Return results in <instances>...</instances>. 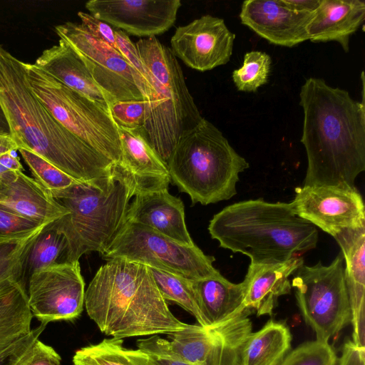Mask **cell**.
<instances>
[{"label": "cell", "instance_id": "44", "mask_svg": "<svg viewBox=\"0 0 365 365\" xmlns=\"http://www.w3.org/2000/svg\"><path fill=\"white\" fill-rule=\"evenodd\" d=\"M18 149L19 147L11 135L0 134V156Z\"/></svg>", "mask_w": 365, "mask_h": 365}, {"label": "cell", "instance_id": "16", "mask_svg": "<svg viewBox=\"0 0 365 365\" xmlns=\"http://www.w3.org/2000/svg\"><path fill=\"white\" fill-rule=\"evenodd\" d=\"M180 0H91L86 9L96 18L126 34L156 37L175 24Z\"/></svg>", "mask_w": 365, "mask_h": 365}, {"label": "cell", "instance_id": "19", "mask_svg": "<svg viewBox=\"0 0 365 365\" xmlns=\"http://www.w3.org/2000/svg\"><path fill=\"white\" fill-rule=\"evenodd\" d=\"M118 130L121 148L118 165L132 180L135 193L168 188L170 177L167 165L150 144L143 128L118 125Z\"/></svg>", "mask_w": 365, "mask_h": 365}, {"label": "cell", "instance_id": "34", "mask_svg": "<svg viewBox=\"0 0 365 365\" xmlns=\"http://www.w3.org/2000/svg\"><path fill=\"white\" fill-rule=\"evenodd\" d=\"M46 325L41 324L30 334L14 353L9 365H62L56 351L39 339Z\"/></svg>", "mask_w": 365, "mask_h": 365}, {"label": "cell", "instance_id": "23", "mask_svg": "<svg viewBox=\"0 0 365 365\" xmlns=\"http://www.w3.org/2000/svg\"><path fill=\"white\" fill-rule=\"evenodd\" d=\"M34 64L67 87L110 110L115 103L95 82L78 55L63 39L44 50Z\"/></svg>", "mask_w": 365, "mask_h": 365}, {"label": "cell", "instance_id": "5", "mask_svg": "<svg viewBox=\"0 0 365 365\" xmlns=\"http://www.w3.org/2000/svg\"><path fill=\"white\" fill-rule=\"evenodd\" d=\"M69 213L55 221L66 237L67 262L84 254H102L125 222L135 190L130 178L118 165L106 177L77 182L51 193Z\"/></svg>", "mask_w": 365, "mask_h": 365}, {"label": "cell", "instance_id": "28", "mask_svg": "<svg viewBox=\"0 0 365 365\" xmlns=\"http://www.w3.org/2000/svg\"><path fill=\"white\" fill-rule=\"evenodd\" d=\"M68 245L66 237L55 221L43 226L25 255L21 283L26 287L29 278L41 269L67 262Z\"/></svg>", "mask_w": 365, "mask_h": 365}, {"label": "cell", "instance_id": "7", "mask_svg": "<svg viewBox=\"0 0 365 365\" xmlns=\"http://www.w3.org/2000/svg\"><path fill=\"white\" fill-rule=\"evenodd\" d=\"M135 47L150 71L158 93L155 106L145 113L148 140L167 165L181 137L204 118L190 94L177 58L156 37L138 40Z\"/></svg>", "mask_w": 365, "mask_h": 365}, {"label": "cell", "instance_id": "45", "mask_svg": "<svg viewBox=\"0 0 365 365\" xmlns=\"http://www.w3.org/2000/svg\"><path fill=\"white\" fill-rule=\"evenodd\" d=\"M26 338H24L23 340H21L20 342H19L16 345H15L14 346L11 348L9 350H8L6 352H5L3 355H1L0 356V365H9L10 360H11L14 353L16 351L17 348L20 346V344L24 341V340Z\"/></svg>", "mask_w": 365, "mask_h": 365}, {"label": "cell", "instance_id": "41", "mask_svg": "<svg viewBox=\"0 0 365 365\" xmlns=\"http://www.w3.org/2000/svg\"><path fill=\"white\" fill-rule=\"evenodd\" d=\"M339 365H365V346H359L348 339L343 345Z\"/></svg>", "mask_w": 365, "mask_h": 365}, {"label": "cell", "instance_id": "36", "mask_svg": "<svg viewBox=\"0 0 365 365\" xmlns=\"http://www.w3.org/2000/svg\"><path fill=\"white\" fill-rule=\"evenodd\" d=\"M337 357L328 342L302 344L286 355L279 365H336Z\"/></svg>", "mask_w": 365, "mask_h": 365}, {"label": "cell", "instance_id": "42", "mask_svg": "<svg viewBox=\"0 0 365 365\" xmlns=\"http://www.w3.org/2000/svg\"><path fill=\"white\" fill-rule=\"evenodd\" d=\"M292 8L300 11L313 13L319 6L321 0H284Z\"/></svg>", "mask_w": 365, "mask_h": 365}, {"label": "cell", "instance_id": "35", "mask_svg": "<svg viewBox=\"0 0 365 365\" xmlns=\"http://www.w3.org/2000/svg\"><path fill=\"white\" fill-rule=\"evenodd\" d=\"M35 180L51 193L65 190L79 182L48 161L25 148H19Z\"/></svg>", "mask_w": 365, "mask_h": 365}, {"label": "cell", "instance_id": "37", "mask_svg": "<svg viewBox=\"0 0 365 365\" xmlns=\"http://www.w3.org/2000/svg\"><path fill=\"white\" fill-rule=\"evenodd\" d=\"M44 225L0 206V242L25 238Z\"/></svg>", "mask_w": 365, "mask_h": 365}, {"label": "cell", "instance_id": "33", "mask_svg": "<svg viewBox=\"0 0 365 365\" xmlns=\"http://www.w3.org/2000/svg\"><path fill=\"white\" fill-rule=\"evenodd\" d=\"M270 56L262 51H252L245 54L241 67L232 72V81L237 90L255 92L267 83L271 70Z\"/></svg>", "mask_w": 365, "mask_h": 365}, {"label": "cell", "instance_id": "31", "mask_svg": "<svg viewBox=\"0 0 365 365\" xmlns=\"http://www.w3.org/2000/svg\"><path fill=\"white\" fill-rule=\"evenodd\" d=\"M42 228L25 238L0 242V290L21 282L25 255Z\"/></svg>", "mask_w": 365, "mask_h": 365}, {"label": "cell", "instance_id": "24", "mask_svg": "<svg viewBox=\"0 0 365 365\" xmlns=\"http://www.w3.org/2000/svg\"><path fill=\"white\" fill-rule=\"evenodd\" d=\"M192 287L202 327L223 323L247 309L242 282L232 283L221 274L192 279Z\"/></svg>", "mask_w": 365, "mask_h": 365}, {"label": "cell", "instance_id": "17", "mask_svg": "<svg viewBox=\"0 0 365 365\" xmlns=\"http://www.w3.org/2000/svg\"><path fill=\"white\" fill-rule=\"evenodd\" d=\"M313 13L297 11L284 0H247L240 19L269 43L292 47L308 40L307 28Z\"/></svg>", "mask_w": 365, "mask_h": 365}, {"label": "cell", "instance_id": "14", "mask_svg": "<svg viewBox=\"0 0 365 365\" xmlns=\"http://www.w3.org/2000/svg\"><path fill=\"white\" fill-rule=\"evenodd\" d=\"M290 203L297 216L333 237L343 230L365 227L364 200L356 187H297Z\"/></svg>", "mask_w": 365, "mask_h": 365}, {"label": "cell", "instance_id": "48", "mask_svg": "<svg viewBox=\"0 0 365 365\" xmlns=\"http://www.w3.org/2000/svg\"><path fill=\"white\" fill-rule=\"evenodd\" d=\"M1 134V133H0Z\"/></svg>", "mask_w": 365, "mask_h": 365}, {"label": "cell", "instance_id": "21", "mask_svg": "<svg viewBox=\"0 0 365 365\" xmlns=\"http://www.w3.org/2000/svg\"><path fill=\"white\" fill-rule=\"evenodd\" d=\"M303 264V258L298 256L280 264H250L242 282L245 308L255 311L257 316L272 315L279 297L291 291L289 277Z\"/></svg>", "mask_w": 365, "mask_h": 365}, {"label": "cell", "instance_id": "38", "mask_svg": "<svg viewBox=\"0 0 365 365\" xmlns=\"http://www.w3.org/2000/svg\"><path fill=\"white\" fill-rule=\"evenodd\" d=\"M137 346L149 354L159 365H197L175 353L169 341L158 335L138 339Z\"/></svg>", "mask_w": 365, "mask_h": 365}, {"label": "cell", "instance_id": "47", "mask_svg": "<svg viewBox=\"0 0 365 365\" xmlns=\"http://www.w3.org/2000/svg\"><path fill=\"white\" fill-rule=\"evenodd\" d=\"M8 190V184L0 178V200H2L6 195Z\"/></svg>", "mask_w": 365, "mask_h": 365}, {"label": "cell", "instance_id": "39", "mask_svg": "<svg viewBox=\"0 0 365 365\" xmlns=\"http://www.w3.org/2000/svg\"><path fill=\"white\" fill-rule=\"evenodd\" d=\"M145 109V101H122L112 105L110 113L118 125L135 129L143 126Z\"/></svg>", "mask_w": 365, "mask_h": 365}, {"label": "cell", "instance_id": "20", "mask_svg": "<svg viewBox=\"0 0 365 365\" xmlns=\"http://www.w3.org/2000/svg\"><path fill=\"white\" fill-rule=\"evenodd\" d=\"M334 238L344 260V279L353 326V342L365 346V227L349 229Z\"/></svg>", "mask_w": 365, "mask_h": 365}, {"label": "cell", "instance_id": "2", "mask_svg": "<svg viewBox=\"0 0 365 365\" xmlns=\"http://www.w3.org/2000/svg\"><path fill=\"white\" fill-rule=\"evenodd\" d=\"M0 105L19 148L42 157L81 182L109 175L115 165L66 129L30 88L24 62L0 45Z\"/></svg>", "mask_w": 365, "mask_h": 365}, {"label": "cell", "instance_id": "29", "mask_svg": "<svg viewBox=\"0 0 365 365\" xmlns=\"http://www.w3.org/2000/svg\"><path fill=\"white\" fill-rule=\"evenodd\" d=\"M73 365H159L145 351L124 347L123 339L105 338L76 351Z\"/></svg>", "mask_w": 365, "mask_h": 365}, {"label": "cell", "instance_id": "13", "mask_svg": "<svg viewBox=\"0 0 365 365\" xmlns=\"http://www.w3.org/2000/svg\"><path fill=\"white\" fill-rule=\"evenodd\" d=\"M252 310L217 325L205 327L199 324L170 333L168 340L172 349L197 365H240L245 344L252 333L249 318Z\"/></svg>", "mask_w": 365, "mask_h": 365}, {"label": "cell", "instance_id": "11", "mask_svg": "<svg viewBox=\"0 0 365 365\" xmlns=\"http://www.w3.org/2000/svg\"><path fill=\"white\" fill-rule=\"evenodd\" d=\"M82 60L95 82L114 102L145 101L136 86V75L116 49L92 36L81 24L71 21L55 26Z\"/></svg>", "mask_w": 365, "mask_h": 365}, {"label": "cell", "instance_id": "9", "mask_svg": "<svg viewBox=\"0 0 365 365\" xmlns=\"http://www.w3.org/2000/svg\"><path fill=\"white\" fill-rule=\"evenodd\" d=\"M101 256L106 261L123 258L193 280L221 275L213 266L215 257L195 244H181L127 220Z\"/></svg>", "mask_w": 365, "mask_h": 365}, {"label": "cell", "instance_id": "27", "mask_svg": "<svg viewBox=\"0 0 365 365\" xmlns=\"http://www.w3.org/2000/svg\"><path fill=\"white\" fill-rule=\"evenodd\" d=\"M291 341L287 325L270 320L249 336L242 351L240 365H279L289 351Z\"/></svg>", "mask_w": 365, "mask_h": 365}, {"label": "cell", "instance_id": "10", "mask_svg": "<svg viewBox=\"0 0 365 365\" xmlns=\"http://www.w3.org/2000/svg\"><path fill=\"white\" fill-rule=\"evenodd\" d=\"M293 274L291 285L304 322L316 340L328 342L351 319L342 253L327 266L320 261L313 266L303 264Z\"/></svg>", "mask_w": 365, "mask_h": 365}, {"label": "cell", "instance_id": "3", "mask_svg": "<svg viewBox=\"0 0 365 365\" xmlns=\"http://www.w3.org/2000/svg\"><path fill=\"white\" fill-rule=\"evenodd\" d=\"M84 306L100 331L115 339L168 334L190 326L171 312L148 267L123 258L98 269Z\"/></svg>", "mask_w": 365, "mask_h": 365}, {"label": "cell", "instance_id": "32", "mask_svg": "<svg viewBox=\"0 0 365 365\" xmlns=\"http://www.w3.org/2000/svg\"><path fill=\"white\" fill-rule=\"evenodd\" d=\"M115 36L118 51L126 59L136 75V86L146 102V113L155 106L158 98L153 77L128 34L116 29Z\"/></svg>", "mask_w": 365, "mask_h": 365}, {"label": "cell", "instance_id": "18", "mask_svg": "<svg viewBox=\"0 0 365 365\" xmlns=\"http://www.w3.org/2000/svg\"><path fill=\"white\" fill-rule=\"evenodd\" d=\"M126 220L145 226L181 244H195L187 229L183 202L180 198L171 195L168 188L135 193Z\"/></svg>", "mask_w": 365, "mask_h": 365}, {"label": "cell", "instance_id": "40", "mask_svg": "<svg viewBox=\"0 0 365 365\" xmlns=\"http://www.w3.org/2000/svg\"><path fill=\"white\" fill-rule=\"evenodd\" d=\"M78 16L81 24L92 36L118 51L115 30L110 25L83 11L78 12Z\"/></svg>", "mask_w": 365, "mask_h": 365}, {"label": "cell", "instance_id": "25", "mask_svg": "<svg viewBox=\"0 0 365 365\" xmlns=\"http://www.w3.org/2000/svg\"><path fill=\"white\" fill-rule=\"evenodd\" d=\"M8 183L6 196L0 206L33 221L46 225L69 213L35 179L23 172Z\"/></svg>", "mask_w": 365, "mask_h": 365}, {"label": "cell", "instance_id": "46", "mask_svg": "<svg viewBox=\"0 0 365 365\" xmlns=\"http://www.w3.org/2000/svg\"><path fill=\"white\" fill-rule=\"evenodd\" d=\"M0 133L4 135H10L9 128L6 118L0 105Z\"/></svg>", "mask_w": 365, "mask_h": 365}, {"label": "cell", "instance_id": "4", "mask_svg": "<svg viewBox=\"0 0 365 365\" xmlns=\"http://www.w3.org/2000/svg\"><path fill=\"white\" fill-rule=\"evenodd\" d=\"M220 247L247 255L252 264L284 263L317 247V228L297 216L289 202L262 198L230 205L210 220Z\"/></svg>", "mask_w": 365, "mask_h": 365}, {"label": "cell", "instance_id": "15", "mask_svg": "<svg viewBox=\"0 0 365 365\" xmlns=\"http://www.w3.org/2000/svg\"><path fill=\"white\" fill-rule=\"evenodd\" d=\"M235 38L222 19L206 14L178 26L170 48L188 67L203 72L229 62Z\"/></svg>", "mask_w": 365, "mask_h": 365}, {"label": "cell", "instance_id": "6", "mask_svg": "<svg viewBox=\"0 0 365 365\" xmlns=\"http://www.w3.org/2000/svg\"><path fill=\"white\" fill-rule=\"evenodd\" d=\"M249 166L205 118L181 137L167 163L170 182L187 193L192 204L202 205L235 196L239 175Z\"/></svg>", "mask_w": 365, "mask_h": 365}, {"label": "cell", "instance_id": "8", "mask_svg": "<svg viewBox=\"0 0 365 365\" xmlns=\"http://www.w3.org/2000/svg\"><path fill=\"white\" fill-rule=\"evenodd\" d=\"M31 89L68 131L118 165L121 148L110 110L71 89L34 63L24 62Z\"/></svg>", "mask_w": 365, "mask_h": 365}, {"label": "cell", "instance_id": "43", "mask_svg": "<svg viewBox=\"0 0 365 365\" xmlns=\"http://www.w3.org/2000/svg\"><path fill=\"white\" fill-rule=\"evenodd\" d=\"M0 164L9 170L14 172H23L24 168L18 157H14L10 153L0 156Z\"/></svg>", "mask_w": 365, "mask_h": 365}, {"label": "cell", "instance_id": "1", "mask_svg": "<svg viewBox=\"0 0 365 365\" xmlns=\"http://www.w3.org/2000/svg\"><path fill=\"white\" fill-rule=\"evenodd\" d=\"M299 98L307 158L304 186L356 187L365 170L364 100L313 77L302 86Z\"/></svg>", "mask_w": 365, "mask_h": 365}, {"label": "cell", "instance_id": "12", "mask_svg": "<svg viewBox=\"0 0 365 365\" xmlns=\"http://www.w3.org/2000/svg\"><path fill=\"white\" fill-rule=\"evenodd\" d=\"M85 292L78 261L37 270L30 276L26 285L31 314L45 325L78 318L83 310Z\"/></svg>", "mask_w": 365, "mask_h": 365}, {"label": "cell", "instance_id": "30", "mask_svg": "<svg viewBox=\"0 0 365 365\" xmlns=\"http://www.w3.org/2000/svg\"><path fill=\"white\" fill-rule=\"evenodd\" d=\"M148 269L165 300L173 302L192 314L202 327L196 304L192 279L165 270L148 267Z\"/></svg>", "mask_w": 365, "mask_h": 365}, {"label": "cell", "instance_id": "22", "mask_svg": "<svg viewBox=\"0 0 365 365\" xmlns=\"http://www.w3.org/2000/svg\"><path fill=\"white\" fill-rule=\"evenodd\" d=\"M365 19V2L361 0H321L308 24V40L314 43L336 41L345 52L350 37Z\"/></svg>", "mask_w": 365, "mask_h": 365}, {"label": "cell", "instance_id": "26", "mask_svg": "<svg viewBox=\"0 0 365 365\" xmlns=\"http://www.w3.org/2000/svg\"><path fill=\"white\" fill-rule=\"evenodd\" d=\"M32 318L21 282L0 290V356L30 334Z\"/></svg>", "mask_w": 365, "mask_h": 365}]
</instances>
